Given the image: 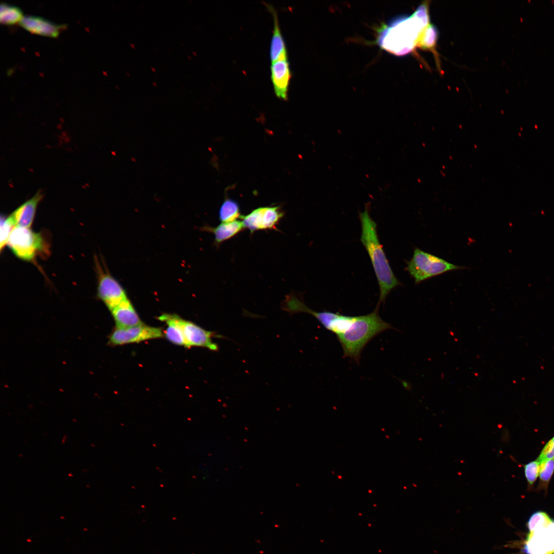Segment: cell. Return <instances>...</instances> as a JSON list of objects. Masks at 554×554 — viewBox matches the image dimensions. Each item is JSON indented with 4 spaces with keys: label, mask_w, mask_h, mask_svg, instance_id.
I'll use <instances>...</instances> for the list:
<instances>
[{
    "label": "cell",
    "mask_w": 554,
    "mask_h": 554,
    "mask_svg": "<svg viewBox=\"0 0 554 554\" xmlns=\"http://www.w3.org/2000/svg\"><path fill=\"white\" fill-rule=\"evenodd\" d=\"M21 9L18 7L3 2L0 5V22L2 24L11 25L19 22L23 17Z\"/></svg>",
    "instance_id": "ffe728a7"
},
{
    "label": "cell",
    "mask_w": 554,
    "mask_h": 554,
    "mask_svg": "<svg viewBox=\"0 0 554 554\" xmlns=\"http://www.w3.org/2000/svg\"><path fill=\"white\" fill-rule=\"evenodd\" d=\"M28 31L42 35L56 37L66 27L64 24H57L41 16L23 15L18 22Z\"/></svg>",
    "instance_id": "7c38bea8"
},
{
    "label": "cell",
    "mask_w": 554,
    "mask_h": 554,
    "mask_svg": "<svg viewBox=\"0 0 554 554\" xmlns=\"http://www.w3.org/2000/svg\"><path fill=\"white\" fill-rule=\"evenodd\" d=\"M110 311L116 327L128 328L144 323L128 298Z\"/></svg>",
    "instance_id": "5bb4252c"
},
{
    "label": "cell",
    "mask_w": 554,
    "mask_h": 554,
    "mask_svg": "<svg viewBox=\"0 0 554 554\" xmlns=\"http://www.w3.org/2000/svg\"><path fill=\"white\" fill-rule=\"evenodd\" d=\"M201 230L213 233L214 244L219 247L224 242L236 235L245 229L242 221H234L229 223H221L216 227L204 226Z\"/></svg>",
    "instance_id": "2e32d148"
},
{
    "label": "cell",
    "mask_w": 554,
    "mask_h": 554,
    "mask_svg": "<svg viewBox=\"0 0 554 554\" xmlns=\"http://www.w3.org/2000/svg\"><path fill=\"white\" fill-rule=\"evenodd\" d=\"M540 463L539 484L538 488L546 489L554 473V458L543 461Z\"/></svg>",
    "instance_id": "44dd1931"
},
{
    "label": "cell",
    "mask_w": 554,
    "mask_h": 554,
    "mask_svg": "<svg viewBox=\"0 0 554 554\" xmlns=\"http://www.w3.org/2000/svg\"><path fill=\"white\" fill-rule=\"evenodd\" d=\"M429 3L424 2L411 16L398 18L382 28L378 35V44L397 55L413 51L420 33L430 24Z\"/></svg>",
    "instance_id": "6da1fadb"
},
{
    "label": "cell",
    "mask_w": 554,
    "mask_h": 554,
    "mask_svg": "<svg viewBox=\"0 0 554 554\" xmlns=\"http://www.w3.org/2000/svg\"><path fill=\"white\" fill-rule=\"evenodd\" d=\"M94 263L97 277V296L111 311L128 298L127 293L96 256Z\"/></svg>",
    "instance_id": "8992f818"
},
{
    "label": "cell",
    "mask_w": 554,
    "mask_h": 554,
    "mask_svg": "<svg viewBox=\"0 0 554 554\" xmlns=\"http://www.w3.org/2000/svg\"><path fill=\"white\" fill-rule=\"evenodd\" d=\"M43 197L37 192L31 198L18 206L10 215L15 227L30 228L35 217L37 206Z\"/></svg>",
    "instance_id": "4fadbf2b"
},
{
    "label": "cell",
    "mask_w": 554,
    "mask_h": 554,
    "mask_svg": "<svg viewBox=\"0 0 554 554\" xmlns=\"http://www.w3.org/2000/svg\"><path fill=\"white\" fill-rule=\"evenodd\" d=\"M439 32L436 27L429 24L421 32L419 37L417 47L422 50H429L434 55L437 66L441 70L439 55L436 50Z\"/></svg>",
    "instance_id": "ac0fdd59"
},
{
    "label": "cell",
    "mask_w": 554,
    "mask_h": 554,
    "mask_svg": "<svg viewBox=\"0 0 554 554\" xmlns=\"http://www.w3.org/2000/svg\"><path fill=\"white\" fill-rule=\"evenodd\" d=\"M540 468V463L537 460L532 461L524 465L525 477L529 487L532 486L539 477Z\"/></svg>",
    "instance_id": "cb8c5ba5"
},
{
    "label": "cell",
    "mask_w": 554,
    "mask_h": 554,
    "mask_svg": "<svg viewBox=\"0 0 554 554\" xmlns=\"http://www.w3.org/2000/svg\"><path fill=\"white\" fill-rule=\"evenodd\" d=\"M181 316L176 314L164 313L158 317V319L167 325L166 329L163 331L164 336L171 343L186 347V344L183 330L180 324Z\"/></svg>",
    "instance_id": "e0dca14e"
},
{
    "label": "cell",
    "mask_w": 554,
    "mask_h": 554,
    "mask_svg": "<svg viewBox=\"0 0 554 554\" xmlns=\"http://www.w3.org/2000/svg\"><path fill=\"white\" fill-rule=\"evenodd\" d=\"M0 223V250L2 251L4 247L7 245L10 234L15 226L10 215L7 217L2 216Z\"/></svg>",
    "instance_id": "603a6c76"
},
{
    "label": "cell",
    "mask_w": 554,
    "mask_h": 554,
    "mask_svg": "<svg viewBox=\"0 0 554 554\" xmlns=\"http://www.w3.org/2000/svg\"><path fill=\"white\" fill-rule=\"evenodd\" d=\"M406 265V270L413 278L416 284L448 271L465 268L417 247L414 249L412 256L407 261Z\"/></svg>",
    "instance_id": "5b68a950"
},
{
    "label": "cell",
    "mask_w": 554,
    "mask_h": 554,
    "mask_svg": "<svg viewBox=\"0 0 554 554\" xmlns=\"http://www.w3.org/2000/svg\"><path fill=\"white\" fill-rule=\"evenodd\" d=\"M554 458V436L550 439L542 449L538 459L540 462Z\"/></svg>",
    "instance_id": "d4e9b609"
},
{
    "label": "cell",
    "mask_w": 554,
    "mask_h": 554,
    "mask_svg": "<svg viewBox=\"0 0 554 554\" xmlns=\"http://www.w3.org/2000/svg\"><path fill=\"white\" fill-rule=\"evenodd\" d=\"M180 321L186 341V348L193 346L205 348L213 351L219 350L218 345L213 341V338H223V337L181 317Z\"/></svg>",
    "instance_id": "9c48e42d"
},
{
    "label": "cell",
    "mask_w": 554,
    "mask_h": 554,
    "mask_svg": "<svg viewBox=\"0 0 554 554\" xmlns=\"http://www.w3.org/2000/svg\"><path fill=\"white\" fill-rule=\"evenodd\" d=\"M523 551L527 554H551L554 552V522L529 532Z\"/></svg>",
    "instance_id": "30bf717a"
},
{
    "label": "cell",
    "mask_w": 554,
    "mask_h": 554,
    "mask_svg": "<svg viewBox=\"0 0 554 554\" xmlns=\"http://www.w3.org/2000/svg\"><path fill=\"white\" fill-rule=\"evenodd\" d=\"M270 72L275 96L279 99L287 101L292 76L288 59H282L271 63Z\"/></svg>",
    "instance_id": "8fae6325"
},
{
    "label": "cell",
    "mask_w": 554,
    "mask_h": 554,
    "mask_svg": "<svg viewBox=\"0 0 554 554\" xmlns=\"http://www.w3.org/2000/svg\"><path fill=\"white\" fill-rule=\"evenodd\" d=\"M378 306L372 312L355 316V319L342 334L337 336L343 351L344 357L359 362L361 353L367 344L382 332L393 328L383 320Z\"/></svg>",
    "instance_id": "3957f363"
},
{
    "label": "cell",
    "mask_w": 554,
    "mask_h": 554,
    "mask_svg": "<svg viewBox=\"0 0 554 554\" xmlns=\"http://www.w3.org/2000/svg\"><path fill=\"white\" fill-rule=\"evenodd\" d=\"M284 213L279 206L259 207L246 215H241L245 229L250 233L258 230H277L276 226Z\"/></svg>",
    "instance_id": "ba28073f"
},
{
    "label": "cell",
    "mask_w": 554,
    "mask_h": 554,
    "mask_svg": "<svg viewBox=\"0 0 554 554\" xmlns=\"http://www.w3.org/2000/svg\"><path fill=\"white\" fill-rule=\"evenodd\" d=\"M552 522L546 512L540 511L533 513L530 516L527 525L529 532H531L537 528L547 527Z\"/></svg>",
    "instance_id": "7402d4cb"
},
{
    "label": "cell",
    "mask_w": 554,
    "mask_h": 554,
    "mask_svg": "<svg viewBox=\"0 0 554 554\" xmlns=\"http://www.w3.org/2000/svg\"><path fill=\"white\" fill-rule=\"evenodd\" d=\"M273 18V29L270 48V58L271 63L282 59H288V53L285 42L280 27L278 14L274 8L266 5Z\"/></svg>",
    "instance_id": "9a60e30c"
},
{
    "label": "cell",
    "mask_w": 554,
    "mask_h": 554,
    "mask_svg": "<svg viewBox=\"0 0 554 554\" xmlns=\"http://www.w3.org/2000/svg\"><path fill=\"white\" fill-rule=\"evenodd\" d=\"M361 225V241L371 261L379 287L377 306L385 301L391 291L401 284L395 276L379 240L377 225L368 206L359 213Z\"/></svg>",
    "instance_id": "7a4b0ae2"
},
{
    "label": "cell",
    "mask_w": 554,
    "mask_h": 554,
    "mask_svg": "<svg viewBox=\"0 0 554 554\" xmlns=\"http://www.w3.org/2000/svg\"><path fill=\"white\" fill-rule=\"evenodd\" d=\"M163 337L164 332L162 328L144 323L128 328L115 326L108 337V343L111 346H120L159 339Z\"/></svg>",
    "instance_id": "52a82bcc"
},
{
    "label": "cell",
    "mask_w": 554,
    "mask_h": 554,
    "mask_svg": "<svg viewBox=\"0 0 554 554\" xmlns=\"http://www.w3.org/2000/svg\"><path fill=\"white\" fill-rule=\"evenodd\" d=\"M241 216L240 206L237 202L230 199L224 201L219 212V217L221 223L233 222Z\"/></svg>",
    "instance_id": "d6986e66"
},
{
    "label": "cell",
    "mask_w": 554,
    "mask_h": 554,
    "mask_svg": "<svg viewBox=\"0 0 554 554\" xmlns=\"http://www.w3.org/2000/svg\"><path fill=\"white\" fill-rule=\"evenodd\" d=\"M7 245L18 258L32 261L37 256L49 254V244L41 232L30 228L15 227L9 238Z\"/></svg>",
    "instance_id": "277c9868"
}]
</instances>
